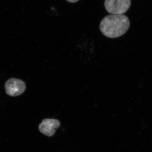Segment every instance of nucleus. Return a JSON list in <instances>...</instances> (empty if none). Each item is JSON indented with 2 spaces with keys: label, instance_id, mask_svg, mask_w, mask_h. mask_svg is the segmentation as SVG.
I'll use <instances>...</instances> for the list:
<instances>
[{
  "label": "nucleus",
  "instance_id": "f03ea898",
  "mask_svg": "<svg viewBox=\"0 0 152 152\" xmlns=\"http://www.w3.org/2000/svg\"><path fill=\"white\" fill-rule=\"evenodd\" d=\"M131 0H105L104 6L108 12L111 15L124 14L129 9Z\"/></svg>",
  "mask_w": 152,
  "mask_h": 152
},
{
  "label": "nucleus",
  "instance_id": "f257e3e1",
  "mask_svg": "<svg viewBox=\"0 0 152 152\" xmlns=\"http://www.w3.org/2000/svg\"><path fill=\"white\" fill-rule=\"evenodd\" d=\"M129 19L125 15H110L102 20L100 28L104 35L109 38H117L124 34L129 28Z\"/></svg>",
  "mask_w": 152,
  "mask_h": 152
},
{
  "label": "nucleus",
  "instance_id": "7ed1b4c3",
  "mask_svg": "<svg viewBox=\"0 0 152 152\" xmlns=\"http://www.w3.org/2000/svg\"><path fill=\"white\" fill-rule=\"evenodd\" d=\"M5 88L6 93L9 96H17L24 92L26 85L22 80L11 78L6 82Z\"/></svg>",
  "mask_w": 152,
  "mask_h": 152
},
{
  "label": "nucleus",
  "instance_id": "39448f33",
  "mask_svg": "<svg viewBox=\"0 0 152 152\" xmlns=\"http://www.w3.org/2000/svg\"><path fill=\"white\" fill-rule=\"evenodd\" d=\"M66 1L69 2L74 3L77 2L79 0H66Z\"/></svg>",
  "mask_w": 152,
  "mask_h": 152
},
{
  "label": "nucleus",
  "instance_id": "20e7f679",
  "mask_svg": "<svg viewBox=\"0 0 152 152\" xmlns=\"http://www.w3.org/2000/svg\"><path fill=\"white\" fill-rule=\"evenodd\" d=\"M61 126V123L56 119H45L39 127L41 133L48 137H52Z\"/></svg>",
  "mask_w": 152,
  "mask_h": 152
}]
</instances>
